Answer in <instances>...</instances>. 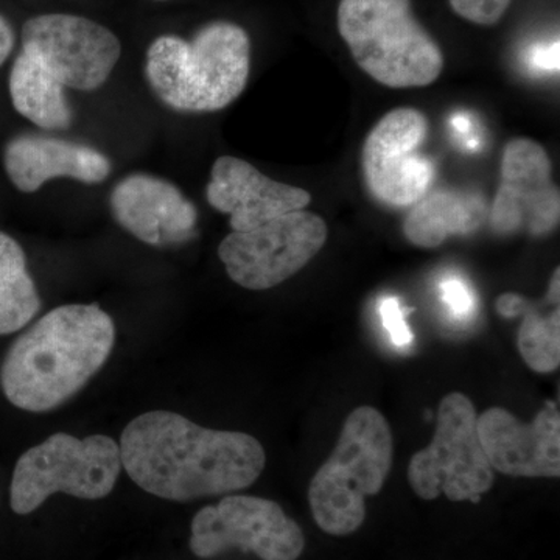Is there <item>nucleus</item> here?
Returning <instances> with one entry per match:
<instances>
[{
    "label": "nucleus",
    "mask_w": 560,
    "mask_h": 560,
    "mask_svg": "<svg viewBox=\"0 0 560 560\" xmlns=\"http://www.w3.org/2000/svg\"><path fill=\"white\" fill-rule=\"evenodd\" d=\"M114 220L138 241L156 248L190 241L198 212L175 184L158 176L135 173L110 191Z\"/></svg>",
    "instance_id": "nucleus-14"
},
{
    "label": "nucleus",
    "mask_w": 560,
    "mask_h": 560,
    "mask_svg": "<svg viewBox=\"0 0 560 560\" xmlns=\"http://www.w3.org/2000/svg\"><path fill=\"white\" fill-rule=\"evenodd\" d=\"M526 301L528 300L521 296V294L504 293L497 300V311H499L500 315L504 316V318H515V316H521Z\"/></svg>",
    "instance_id": "nucleus-25"
},
{
    "label": "nucleus",
    "mask_w": 560,
    "mask_h": 560,
    "mask_svg": "<svg viewBox=\"0 0 560 560\" xmlns=\"http://www.w3.org/2000/svg\"><path fill=\"white\" fill-rule=\"evenodd\" d=\"M121 470L120 447L105 434L79 440L51 434L18 459L11 480V510L28 515L55 493L102 500L113 492Z\"/></svg>",
    "instance_id": "nucleus-6"
},
{
    "label": "nucleus",
    "mask_w": 560,
    "mask_h": 560,
    "mask_svg": "<svg viewBox=\"0 0 560 560\" xmlns=\"http://www.w3.org/2000/svg\"><path fill=\"white\" fill-rule=\"evenodd\" d=\"M22 50L70 90L91 92L108 81L120 40L98 22L73 14H40L22 27Z\"/></svg>",
    "instance_id": "nucleus-11"
},
{
    "label": "nucleus",
    "mask_w": 560,
    "mask_h": 560,
    "mask_svg": "<svg viewBox=\"0 0 560 560\" xmlns=\"http://www.w3.org/2000/svg\"><path fill=\"white\" fill-rule=\"evenodd\" d=\"M512 0H451L453 11L478 25L497 24L510 9Z\"/></svg>",
    "instance_id": "nucleus-21"
},
{
    "label": "nucleus",
    "mask_w": 560,
    "mask_h": 560,
    "mask_svg": "<svg viewBox=\"0 0 560 560\" xmlns=\"http://www.w3.org/2000/svg\"><path fill=\"white\" fill-rule=\"evenodd\" d=\"M517 346L523 361L529 370L539 374H550L560 366V311L552 307L547 315L539 307L526 301L521 313Z\"/></svg>",
    "instance_id": "nucleus-20"
},
{
    "label": "nucleus",
    "mask_w": 560,
    "mask_h": 560,
    "mask_svg": "<svg viewBox=\"0 0 560 560\" xmlns=\"http://www.w3.org/2000/svg\"><path fill=\"white\" fill-rule=\"evenodd\" d=\"M560 195L547 150L530 139H512L501 160V183L490 210L499 234L526 230L545 235L558 228Z\"/></svg>",
    "instance_id": "nucleus-12"
},
{
    "label": "nucleus",
    "mask_w": 560,
    "mask_h": 560,
    "mask_svg": "<svg viewBox=\"0 0 560 560\" xmlns=\"http://www.w3.org/2000/svg\"><path fill=\"white\" fill-rule=\"evenodd\" d=\"M39 308V293L27 270L24 249L0 232V335L24 329Z\"/></svg>",
    "instance_id": "nucleus-19"
},
{
    "label": "nucleus",
    "mask_w": 560,
    "mask_h": 560,
    "mask_svg": "<svg viewBox=\"0 0 560 560\" xmlns=\"http://www.w3.org/2000/svg\"><path fill=\"white\" fill-rule=\"evenodd\" d=\"M119 447L121 467L140 489L178 503L249 488L267 464L250 434L205 429L173 411L132 419Z\"/></svg>",
    "instance_id": "nucleus-1"
},
{
    "label": "nucleus",
    "mask_w": 560,
    "mask_h": 560,
    "mask_svg": "<svg viewBox=\"0 0 560 560\" xmlns=\"http://www.w3.org/2000/svg\"><path fill=\"white\" fill-rule=\"evenodd\" d=\"M190 551L212 559L231 550L253 552L260 560H298L305 548L301 526L276 501L226 495L195 514Z\"/></svg>",
    "instance_id": "nucleus-8"
},
{
    "label": "nucleus",
    "mask_w": 560,
    "mask_h": 560,
    "mask_svg": "<svg viewBox=\"0 0 560 560\" xmlns=\"http://www.w3.org/2000/svg\"><path fill=\"white\" fill-rule=\"evenodd\" d=\"M206 198L213 209L230 213L234 232L256 230L283 213L307 208L312 201L307 190L268 178L234 156L215 161Z\"/></svg>",
    "instance_id": "nucleus-15"
},
{
    "label": "nucleus",
    "mask_w": 560,
    "mask_h": 560,
    "mask_svg": "<svg viewBox=\"0 0 560 560\" xmlns=\"http://www.w3.org/2000/svg\"><path fill=\"white\" fill-rule=\"evenodd\" d=\"M388 420L372 407L353 410L340 440L308 488L313 521L330 536H349L366 521V497L377 495L393 467Z\"/></svg>",
    "instance_id": "nucleus-4"
},
{
    "label": "nucleus",
    "mask_w": 560,
    "mask_h": 560,
    "mask_svg": "<svg viewBox=\"0 0 560 560\" xmlns=\"http://www.w3.org/2000/svg\"><path fill=\"white\" fill-rule=\"evenodd\" d=\"M326 221L294 210L248 232H232L219 246L228 276L246 290L275 289L300 272L326 245Z\"/></svg>",
    "instance_id": "nucleus-9"
},
{
    "label": "nucleus",
    "mask_w": 560,
    "mask_h": 560,
    "mask_svg": "<svg viewBox=\"0 0 560 560\" xmlns=\"http://www.w3.org/2000/svg\"><path fill=\"white\" fill-rule=\"evenodd\" d=\"M529 62L534 68L544 70V72H558L559 40L534 46L529 51Z\"/></svg>",
    "instance_id": "nucleus-24"
},
{
    "label": "nucleus",
    "mask_w": 560,
    "mask_h": 560,
    "mask_svg": "<svg viewBox=\"0 0 560 560\" xmlns=\"http://www.w3.org/2000/svg\"><path fill=\"white\" fill-rule=\"evenodd\" d=\"M441 296L456 318H466L474 312V294L469 287L458 278H448L441 283Z\"/></svg>",
    "instance_id": "nucleus-23"
},
{
    "label": "nucleus",
    "mask_w": 560,
    "mask_h": 560,
    "mask_svg": "<svg viewBox=\"0 0 560 560\" xmlns=\"http://www.w3.org/2000/svg\"><path fill=\"white\" fill-rule=\"evenodd\" d=\"M452 127L455 128V131L458 132V135L463 136V138H466V136L470 135L471 130L470 117L464 113L455 114L452 119Z\"/></svg>",
    "instance_id": "nucleus-27"
},
{
    "label": "nucleus",
    "mask_w": 560,
    "mask_h": 560,
    "mask_svg": "<svg viewBox=\"0 0 560 560\" xmlns=\"http://www.w3.org/2000/svg\"><path fill=\"white\" fill-rule=\"evenodd\" d=\"M478 440L493 470L508 477H560V415L548 404L530 423L489 408L478 416Z\"/></svg>",
    "instance_id": "nucleus-13"
},
{
    "label": "nucleus",
    "mask_w": 560,
    "mask_h": 560,
    "mask_svg": "<svg viewBox=\"0 0 560 560\" xmlns=\"http://www.w3.org/2000/svg\"><path fill=\"white\" fill-rule=\"evenodd\" d=\"M477 420L464 394L451 393L441 400L433 441L415 453L408 466L416 495L431 501L444 493L451 501L478 503L492 489L495 470L478 440Z\"/></svg>",
    "instance_id": "nucleus-7"
},
{
    "label": "nucleus",
    "mask_w": 560,
    "mask_h": 560,
    "mask_svg": "<svg viewBox=\"0 0 560 560\" xmlns=\"http://www.w3.org/2000/svg\"><path fill=\"white\" fill-rule=\"evenodd\" d=\"M114 342V320L97 304L61 305L11 345L0 368V386L21 410H55L105 366Z\"/></svg>",
    "instance_id": "nucleus-2"
},
{
    "label": "nucleus",
    "mask_w": 560,
    "mask_h": 560,
    "mask_svg": "<svg viewBox=\"0 0 560 560\" xmlns=\"http://www.w3.org/2000/svg\"><path fill=\"white\" fill-rule=\"evenodd\" d=\"M486 205L478 195L438 190L416 202L404 221L407 241L433 249L455 235L474 234L485 223Z\"/></svg>",
    "instance_id": "nucleus-17"
},
{
    "label": "nucleus",
    "mask_w": 560,
    "mask_h": 560,
    "mask_svg": "<svg viewBox=\"0 0 560 560\" xmlns=\"http://www.w3.org/2000/svg\"><path fill=\"white\" fill-rule=\"evenodd\" d=\"M430 124L415 108L389 110L364 140L361 164L368 189L383 205L407 208L430 191L434 164L423 154Z\"/></svg>",
    "instance_id": "nucleus-10"
},
{
    "label": "nucleus",
    "mask_w": 560,
    "mask_h": 560,
    "mask_svg": "<svg viewBox=\"0 0 560 560\" xmlns=\"http://www.w3.org/2000/svg\"><path fill=\"white\" fill-rule=\"evenodd\" d=\"M66 88L35 57L22 50L10 73L14 109L40 130L65 131L73 120Z\"/></svg>",
    "instance_id": "nucleus-18"
},
{
    "label": "nucleus",
    "mask_w": 560,
    "mask_h": 560,
    "mask_svg": "<svg viewBox=\"0 0 560 560\" xmlns=\"http://www.w3.org/2000/svg\"><path fill=\"white\" fill-rule=\"evenodd\" d=\"M158 2H165V0H158Z\"/></svg>",
    "instance_id": "nucleus-28"
},
{
    "label": "nucleus",
    "mask_w": 560,
    "mask_h": 560,
    "mask_svg": "<svg viewBox=\"0 0 560 560\" xmlns=\"http://www.w3.org/2000/svg\"><path fill=\"white\" fill-rule=\"evenodd\" d=\"M378 315H381L383 327L388 330L390 341L397 348H407L410 346L415 337L408 327L407 319H405V311L401 307L400 301L394 296L383 298L378 302Z\"/></svg>",
    "instance_id": "nucleus-22"
},
{
    "label": "nucleus",
    "mask_w": 560,
    "mask_h": 560,
    "mask_svg": "<svg viewBox=\"0 0 560 560\" xmlns=\"http://www.w3.org/2000/svg\"><path fill=\"white\" fill-rule=\"evenodd\" d=\"M16 36H14L13 27L5 18L0 14V66L5 65L9 60L11 51L14 49Z\"/></svg>",
    "instance_id": "nucleus-26"
},
{
    "label": "nucleus",
    "mask_w": 560,
    "mask_h": 560,
    "mask_svg": "<svg viewBox=\"0 0 560 560\" xmlns=\"http://www.w3.org/2000/svg\"><path fill=\"white\" fill-rule=\"evenodd\" d=\"M338 31L368 75L394 90L434 83L444 55L412 13L411 0H340Z\"/></svg>",
    "instance_id": "nucleus-5"
},
{
    "label": "nucleus",
    "mask_w": 560,
    "mask_h": 560,
    "mask_svg": "<svg viewBox=\"0 0 560 560\" xmlns=\"http://www.w3.org/2000/svg\"><path fill=\"white\" fill-rule=\"evenodd\" d=\"M250 40L241 25L217 21L190 40L164 35L147 51L151 91L179 113H215L241 97L248 83Z\"/></svg>",
    "instance_id": "nucleus-3"
},
{
    "label": "nucleus",
    "mask_w": 560,
    "mask_h": 560,
    "mask_svg": "<svg viewBox=\"0 0 560 560\" xmlns=\"http://www.w3.org/2000/svg\"><path fill=\"white\" fill-rule=\"evenodd\" d=\"M3 167L13 186L24 194H33L55 178L98 184L110 175V162L101 151L47 135L10 139L3 149Z\"/></svg>",
    "instance_id": "nucleus-16"
}]
</instances>
